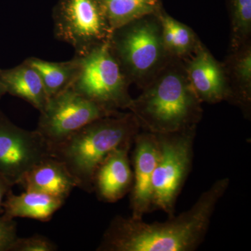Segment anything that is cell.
Here are the masks:
<instances>
[{
  "instance_id": "obj_11",
  "label": "cell",
  "mask_w": 251,
  "mask_h": 251,
  "mask_svg": "<svg viewBox=\"0 0 251 251\" xmlns=\"http://www.w3.org/2000/svg\"><path fill=\"white\" fill-rule=\"evenodd\" d=\"M186 72L193 91L201 103H216L234 99L224 70L209 51L200 46Z\"/></svg>"
},
{
  "instance_id": "obj_10",
  "label": "cell",
  "mask_w": 251,
  "mask_h": 251,
  "mask_svg": "<svg viewBox=\"0 0 251 251\" xmlns=\"http://www.w3.org/2000/svg\"><path fill=\"white\" fill-rule=\"evenodd\" d=\"M132 166L133 180L130 190V217L143 219L144 216L153 211L152 181L158 155L157 135L144 131L135 137L133 143Z\"/></svg>"
},
{
  "instance_id": "obj_6",
  "label": "cell",
  "mask_w": 251,
  "mask_h": 251,
  "mask_svg": "<svg viewBox=\"0 0 251 251\" xmlns=\"http://www.w3.org/2000/svg\"><path fill=\"white\" fill-rule=\"evenodd\" d=\"M196 126L156 134L159 155L153 173V209L175 215V206L191 168Z\"/></svg>"
},
{
  "instance_id": "obj_16",
  "label": "cell",
  "mask_w": 251,
  "mask_h": 251,
  "mask_svg": "<svg viewBox=\"0 0 251 251\" xmlns=\"http://www.w3.org/2000/svg\"><path fill=\"white\" fill-rule=\"evenodd\" d=\"M25 61L40 75L49 99L72 86L80 67V60L76 55L67 62H49L34 57Z\"/></svg>"
},
{
  "instance_id": "obj_21",
  "label": "cell",
  "mask_w": 251,
  "mask_h": 251,
  "mask_svg": "<svg viewBox=\"0 0 251 251\" xmlns=\"http://www.w3.org/2000/svg\"><path fill=\"white\" fill-rule=\"evenodd\" d=\"M57 246L44 236L36 235L26 238L18 237L10 251H54Z\"/></svg>"
},
{
  "instance_id": "obj_24",
  "label": "cell",
  "mask_w": 251,
  "mask_h": 251,
  "mask_svg": "<svg viewBox=\"0 0 251 251\" xmlns=\"http://www.w3.org/2000/svg\"><path fill=\"white\" fill-rule=\"evenodd\" d=\"M5 94H6V90H5L4 86L0 83V99L2 98L3 96H4Z\"/></svg>"
},
{
  "instance_id": "obj_19",
  "label": "cell",
  "mask_w": 251,
  "mask_h": 251,
  "mask_svg": "<svg viewBox=\"0 0 251 251\" xmlns=\"http://www.w3.org/2000/svg\"><path fill=\"white\" fill-rule=\"evenodd\" d=\"M232 48L244 47L251 31V0H232Z\"/></svg>"
},
{
  "instance_id": "obj_20",
  "label": "cell",
  "mask_w": 251,
  "mask_h": 251,
  "mask_svg": "<svg viewBox=\"0 0 251 251\" xmlns=\"http://www.w3.org/2000/svg\"><path fill=\"white\" fill-rule=\"evenodd\" d=\"M233 64V74L237 82L235 100L242 105L251 103V48L244 46L236 51Z\"/></svg>"
},
{
  "instance_id": "obj_14",
  "label": "cell",
  "mask_w": 251,
  "mask_h": 251,
  "mask_svg": "<svg viewBox=\"0 0 251 251\" xmlns=\"http://www.w3.org/2000/svg\"><path fill=\"white\" fill-rule=\"evenodd\" d=\"M0 83L6 93L23 99L39 112L49 100L40 75L25 61L11 69H0Z\"/></svg>"
},
{
  "instance_id": "obj_1",
  "label": "cell",
  "mask_w": 251,
  "mask_h": 251,
  "mask_svg": "<svg viewBox=\"0 0 251 251\" xmlns=\"http://www.w3.org/2000/svg\"><path fill=\"white\" fill-rule=\"evenodd\" d=\"M229 184L228 178L214 182L188 210L166 222L117 216L104 233L99 251H193L204 241L211 218Z\"/></svg>"
},
{
  "instance_id": "obj_9",
  "label": "cell",
  "mask_w": 251,
  "mask_h": 251,
  "mask_svg": "<svg viewBox=\"0 0 251 251\" xmlns=\"http://www.w3.org/2000/svg\"><path fill=\"white\" fill-rule=\"evenodd\" d=\"M52 156L49 144L37 130L23 129L0 110V175L18 185L39 162Z\"/></svg>"
},
{
  "instance_id": "obj_7",
  "label": "cell",
  "mask_w": 251,
  "mask_h": 251,
  "mask_svg": "<svg viewBox=\"0 0 251 251\" xmlns=\"http://www.w3.org/2000/svg\"><path fill=\"white\" fill-rule=\"evenodd\" d=\"M56 39L82 56L109 41L112 33L102 0H60L53 12Z\"/></svg>"
},
{
  "instance_id": "obj_15",
  "label": "cell",
  "mask_w": 251,
  "mask_h": 251,
  "mask_svg": "<svg viewBox=\"0 0 251 251\" xmlns=\"http://www.w3.org/2000/svg\"><path fill=\"white\" fill-rule=\"evenodd\" d=\"M64 202L59 198L37 191H25L15 195L10 191L3 203L2 215L9 219L28 218L49 221Z\"/></svg>"
},
{
  "instance_id": "obj_13",
  "label": "cell",
  "mask_w": 251,
  "mask_h": 251,
  "mask_svg": "<svg viewBox=\"0 0 251 251\" xmlns=\"http://www.w3.org/2000/svg\"><path fill=\"white\" fill-rule=\"evenodd\" d=\"M18 185L25 191H37L50 195L62 201L77 187L76 180L62 161L50 156L33 166Z\"/></svg>"
},
{
  "instance_id": "obj_3",
  "label": "cell",
  "mask_w": 251,
  "mask_h": 251,
  "mask_svg": "<svg viewBox=\"0 0 251 251\" xmlns=\"http://www.w3.org/2000/svg\"><path fill=\"white\" fill-rule=\"evenodd\" d=\"M140 130L132 112H119L82 127L51 148V155L65 165L77 187L94 192V175L99 167L114 150L133 143Z\"/></svg>"
},
{
  "instance_id": "obj_12",
  "label": "cell",
  "mask_w": 251,
  "mask_h": 251,
  "mask_svg": "<svg viewBox=\"0 0 251 251\" xmlns=\"http://www.w3.org/2000/svg\"><path fill=\"white\" fill-rule=\"evenodd\" d=\"M133 143L112 151L96 172L94 191L100 201L116 202L130 193L133 185V170L129 152Z\"/></svg>"
},
{
  "instance_id": "obj_2",
  "label": "cell",
  "mask_w": 251,
  "mask_h": 251,
  "mask_svg": "<svg viewBox=\"0 0 251 251\" xmlns=\"http://www.w3.org/2000/svg\"><path fill=\"white\" fill-rule=\"evenodd\" d=\"M128 110L140 128L154 134L174 133L196 126L202 115L201 101L188 80L186 69L166 62L132 100Z\"/></svg>"
},
{
  "instance_id": "obj_5",
  "label": "cell",
  "mask_w": 251,
  "mask_h": 251,
  "mask_svg": "<svg viewBox=\"0 0 251 251\" xmlns=\"http://www.w3.org/2000/svg\"><path fill=\"white\" fill-rule=\"evenodd\" d=\"M77 57L80 67L71 88L109 110L128 109L133 100L128 92L130 82L112 54L109 41Z\"/></svg>"
},
{
  "instance_id": "obj_8",
  "label": "cell",
  "mask_w": 251,
  "mask_h": 251,
  "mask_svg": "<svg viewBox=\"0 0 251 251\" xmlns=\"http://www.w3.org/2000/svg\"><path fill=\"white\" fill-rule=\"evenodd\" d=\"M119 112L103 108L69 87L49 99L36 130L51 150L91 122Z\"/></svg>"
},
{
  "instance_id": "obj_4",
  "label": "cell",
  "mask_w": 251,
  "mask_h": 251,
  "mask_svg": "<svg viewBox=\"0 0 251 251\" xmlns=\"http://www.w3.org/2000/svg\"><path fill=\"white\" fill-rule=\"evenodd\" d=\"M148 16L114 29L109 40L112 54L128 80L145 85L166 64L168 54L159 19Z\"/></svg>"
},
{
  "instance_id": "obj_17",
  "label": "cell",
  "mask_w": 251,
  "mask_h": 251,
  "mask_svg": "<svg viewBox=\"0 0 251 251\" xmlns=\"http://www.w3.org/2000/svg\"><path fill=\"white\" fill-rule=\"evenodd\" d=\"M112 31L153 11V0H102Z\"/></svg>"
},
{
  "instance_id": "obj_22",
  "label": "cell",
  "mask_w": 251,
  "mask_h": 251,
  "mask_svg": "<svg viewBox=\"0 0 251 251\" xmlns=\"http://www.w3.org/2000/svg\"><path fill=\"white\" fill-rule=\"evenodd\" d=\"M17 238L14 219L0 215V251H10Z\"/></svg>"
},
{
  "instance_id": "obj_18",
  "label": "cell",
  "mask_w": 251,
  "mask_h": 251,
  "mask_svg": "<svg viewBox=\"0 0 251 251\" xmlns=\"http://www.w3.org/2000/svg\"><path fill=\"white\" fill-rule=\"evenodd\" d=\"M158 19L168 53L183 55L192 50L196 41L190 28L167 15H162Z\"/></svg>"
},
{
  "instance_id": "obj_23",
  "label": "cell",
  "mask_w": 251,
  "mask_h": 251,
  "mask_svg": "<svg viewBox=\"0 0 251 251\" xmlns=\"http://www.w3.org/2000/svg\"><path fill=\"white\" fill-rule=\"evenodd\" d=\"M12 185L0 175V215L3 214V203L8 193L11 191Z\"/></svg>"
}]
</instances>
